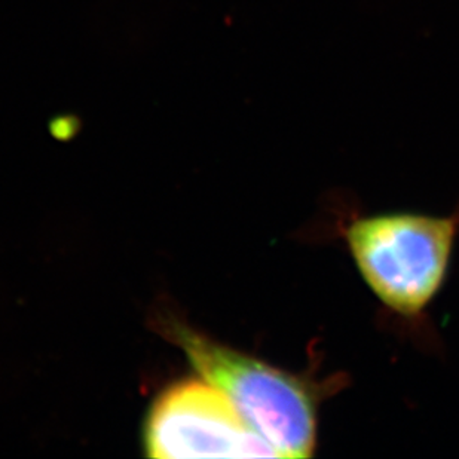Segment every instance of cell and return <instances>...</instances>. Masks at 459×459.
<instances>
[{
	"mask_svg": "<svg viewBox=\"0 0 459 459\" xmlns=\"http://www.w3.org/2000/svg\"><path fill=\"white\" fill-rule=\"evenodd\" d=\"M160 329L200 377L232 402L277 458H309L318 445L320 406L341 384L296 375L207 338L176 318Z\"/></svg>",
	"mask_w": 459,
	"mask_h": 459,
	"instance_id": "obj_1",
	"label": "cell"
},
{
	"mask_svg": "<svg viewBox=\"0 0 459 459\" xmlns=\"http://www.w3.org/2000/svg\"><path fill=\"white\" fill-rule=\"evenodd\" d=\"M338 232L379 304L403 320H420L446 282L459 235V207L447 216L352 214L339 221Z\"/></svg>",
	"mask_w": 459,
	"mask_h": 459,
	"instance_id": "obj_2",
	"label": "cell"
},
{
	"mask_svg": "<svg viewBox=\"0 0 459 459\" xmlns=\"http://www.w3.org/2000/svg\"><path fill=\"white\" fill-rule=\"evenodd\" d=\"M151 458H277L219 388L198 379L162 391L144 425Z\"/></svg>",
	"mask_w": 459,
	"mask_h": 459,
	"instance_id": "obj_3",
	"label": "cell"
}]
</instances>
